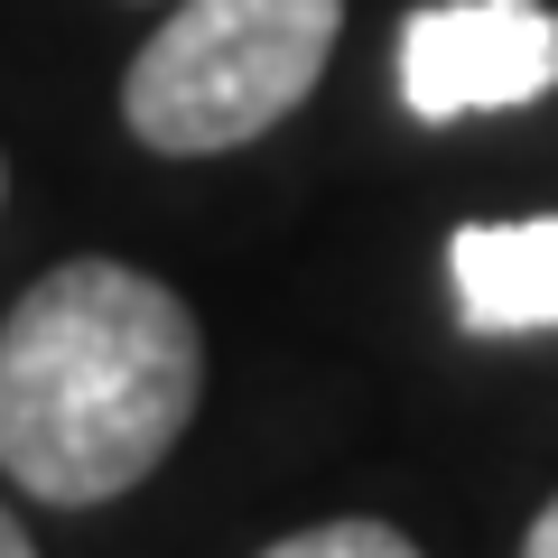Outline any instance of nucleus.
<instances>
[{"label":"nucleus","instance_id":"nucleus-3","mask_svg":"<svg viewBox=\"0 0 558 558\" xmlns=\"http://www.w3.org/2000/svg\"><path fill=\"white\" fill-rule=\"evenodd\" d=\"M558 84V10L539 0H428L400 28V102L410 121L521 112Z\"/></svg>","mask_w":558,"mask_h":558},{"label":"nucleus","instance_id":"nucleus-6","mask_svg":"<svg viewBox=\"0 0 558 558\" xmlns=\"http://www.w3.org/2000/svg\"><path fill=\"white\" fill-rule=\"evenodd\" d=\"M521 558H558V494L539 502V521H531V539H521Z\"/></svg>","mask_w":558,"mask_h":558},{"label":"nucleus","instance_id":"nucleus-5","mask_svg":"<svg viewBox=\"0 0 558 558\" xmlns=\"http://www.w3.org/2000/svg\"><path fill=\"white\" fill-rule=\"evenodd\" d=\"M260 558H418L391 521H317V531H289L270 539Z\"/></svg>","mask_w":558,"mask_h":558},{"label":"nucleus","instance_id":"nucleus-4","mask_svg":"<svg viewBox=\"0 0 558 558\" xmlns=\"http://www.w3.org/2000/svg\"><path fill=\"white\" fill-rule=\"evenodd\" d=\"M457 299L475 336H539L558 326V215H521V223H465L447 242Z\"/></svg>","mask_w":558,"mask_h":558},{"label":"nucleus","instance_id":"nucleus-1","mask_svg":"<svg viewBox=\"0 0 558 558\" xmlns=\"http://www.w3.org/2000/svg\"><path fill=\"white\" fill-rule=\"evenodd\" d=\"M196 391V307L131 260H65L0 326V465L65 512L112 502L168 465Z\"/></svg>","mask_w":558,"mask_h":558},{"label":"nucleus","instance_id":"nucleus-2","mask_svg":"<svg viewBox=\"0 0 558 558\" xmlns=\"http://www.w3.org/2000/svg\"><path fill=\"white\" fill-rule=\"evenodd\" d=\"M336 28L344 0H178L121 75V121L159 159H223L317 94Z\"/></svg>","mask_w":558,"mask_h":558},{"label":"nucleus","instance_id":"nucleus-7","mask_svg":"<svg viewBox=\"0 0 558 558\" xmlns=\"http://www.w3.org/2000/svg\"><path fill=\"white\" fill-rule=\"evenodd\" d=\"M0 558H38V539H28V531H20L10 512H0Z\"/></svg>","mask_w":558,"mask_h":558}]
</instances>
